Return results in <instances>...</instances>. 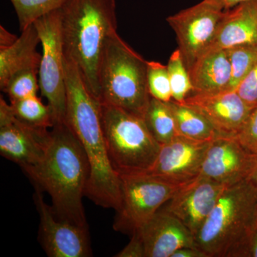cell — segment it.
<instances>
[{
    "instance_id": "1",
    "label": "cell",
    "mask_w": 257,
    "mask_h": 257,
    "mask_svg": "<svg viewBox=\"0 0 257 257\" xmlns=\"http://www.w3.org/2000/svg\"><path fill=\"white\" fill-rule=\"evenodd\" d=\"M64 74L66 122L80 142L90 169L85 196L96 205L118 210L121 204V177L111 167L106 152L100 101L89 92L78 67L66 55Z\"/></svg>"
},
{
    "instance_id": "2",
    "label": "cell",
    "mask_w": 257,
    "mask_h": 257,
    "mask_svg": "<svg viewBox=\"0 0 257 257\" xmlns=\"http://www.w3.org/2000/svg\"><path fill=\"white\" fill-rule=\"evenodd\" d=\"M50 131L43 158L23 170L50 196L57 219L88 229L82 202L90 172L87 155L67 122L57 123Z\"/></svg>"
},
{
    "instance_id": "3",
    "label": "cell",
    "mask_w": 257,
    "mask_h": 257,
    "mask_svg": "<svg viewBox=\"0 0 257 257\" xmlns=\"http://www.w3.org/2000/svg\"><path fill=\"white\" fill-rule=\"evenodd\" d=\"M60 11L64 55L99 101L101 56L108 39L117 32L115 0H67Z\"/></svg>"
},
{
    "instance_id": "4",
    "label": "cell",
    "mask_w": 257,
    "mask_h": 257,
    "mask_svg": "<svg viewBox=\"0 0 257 257\" xmlns=\"http://www.w3.org/2000/svg\"><path fill=\"white\" fill-rule=\"evenodd\" d=\"M257 190L246 179L227 186L195 237L209 257H240L256 226Z\"/></svg>"
},
{
    "instance_id": "5",
    "label": "cell",
    "mask_w": 257,
    "mask_h": 257,
    "mask_svg": "<svg viewBox=\"0 0 257 257\" xmlns=\"http://www.w3.org/2000/svg\"><path fill=\"white\" fill-rule=\"evenodd\" d=\"M147 62L115 32L106 42L99 67V101L143 118L151 96Z\"/></svg>"
},
{
    "instance_id": "6",
    "label": "cell",
    "mask_w": 257,
    "mask_h": 257,
    "mask_svg": "<svg viewBox=\"0 0 257 257\" xmlns=\"http://www.w3.org/2000/svg\"><path fill=\"white\" fill-rule=\"evenodd\" d=\"M101 116L106 152L115 172L119 176L148 173L161 145L143 118L101 103Z\"/></svg>"
},
{
    "instance_id": "7",
    "label": "cell",
    "mask_w": 257,
    "mask_h": 257,
    "mask_svg": "<svg viewBox=\"0 0 257 257\" xmlns=\"http://www.w3.org/2000/svg\"><path fill=\"white\" fill-rule=\"evenodd\" d=\"M121 204L115 231L133 234L172 199L184 184L172 183L148 173L120 176Z\"/></svg>"
},
{
    "instance_id": "8",
    "label": "cell",
    "mask_w": 257,
    "mask_h": 257,
    "mask_svg": "<svg viewBox=\"0 0 257 257\" xmlns=\"http://www.w3.org/2000/svg\"><path fill=\"white\" fill-rule=\"evenodd\" d=\"M34 25L42 47L39 69L40 92L52 108L55 124L66 122L67 92L60 9L39 19Z\"/></svg>"
},
{
    "instance_id": "9",
    "label": "cell",
    "mask_w": 257,
    "mask_h": 257,
    "mask_svg": "<svg viewBox=\"0 0 257 257\" xmlns=\"http://www.w3.org/2000/svg\"><path fill=\"white\" fill-rule=\"evenodd\" d=\"M224 11L212 0H202L166 19L175 32L188 70L210 47Z\"/></svg>"
},
{
    "instance_id": "10",
    "label": "cell",
    "mask_w": 257,
    "mask_h": 257,
    "mask_svg": "<svg viewBox=\"0 0 257 257\" xmlns=\"http://www.w3.org/2000/svg\"><path fill=\"white\" fill-rule=\"evenodd\" d=\"M51 139L50 128L35 127L15 116L10 104L0 98V153L25 169L43 158Z\"/></svg>"
},
{
    "instance_id": "11",
    "label": "cell",
    "mask_w": 257,
    "mask_h": 257,
    "mask_svg": "<svg viewBox=\"0 0 257 257\" xmlns=\"http://www.w3.org/2000/svg\"><path fill=\"white\" fill-rule=\"evenodd\" d=\"M226 187L199 175L182 186L162 209L177 217L195 238Z\"/></svg>"
},
{
    "instance_id": "12",
    "label": "cell",
    "mask_w": 257,
    "mask_h": 257,
    "mask_svg": "<svg viewBox=\"0 0 257 257\" xmlns=\"http://www.w3.org/2000/svg\"><path fill=\"white\" fill-rule=\"evenodd\" d=\"M42 192L36 187L35 200L40 216L42 244L47 256H92L88 229L57 219L52 207L44 200Z\"/></svg>"
},
{
    "instance_id": "13",
    "label": "cell",
    "mask_w": 257,
    "mask_h": 257,
    "mask_svg": "<svg viewBox=\"0 0 257 257\" xmlns=\"http://www.w3.org/2000/svg\"><path fill=\"white\" fill-rule=\"evenodd\" d=\"M256 162L257 155L247 151L235 137L219 136L211 142L200 176L232 185L248 179Z\"/></svg>"
},
{
    "instance_id": "14",
    "label": "cell",
    "mask_w": 257,
    "mask_h": 257,
    "mask_svg": "<svg viewBox=\"0 0 257 257\" xmlns=\"http://www.w3.org/2000/svg\"><path fill=\"white\" fill-rule=\"evenodd\" d=\"M211 142L177 136L161 145L158 156L148 174L172 183L184 184L200 175Z\"/></svg>"
},
{
    "instance_id": "15",
    "label": "cell",
    "mask_w": 257,
    "mask_h": 257,
    "mask_svg": "<svg viewBox=\"0 0 257 257\" xmlns=\"http://www.w3.org/2000/svg\"><path fill=\"white\" fill-rule=\"evenodd\" d=\"M183 103L201 113L221 136H236L253 109L236 90L210 94L192 93Z\"/></svg>"
},
{
    "instance_id": "16",
    "label": "cell",
    "mask_w": 257,
    "mask_h": 257,
    "mask_svg": "<svg viewBox=\"0 0 257 257\" xmlns=\"http://www.w3.org/2000/svg\"><path fill=\"white\" fill-rule=\"evenodd\" d=\"M136 231L143 239L146 257H172L179 248L196 246L192 233L162 208Z\"/></svg>"
},
{
    "instance_id": "17",
    "label": "cell",
    "mask_w": 257,
    "mask_h": 257,
    "mask_svg": "<svg viewBox=\"0 0 257 257\" xmlns=\"http://www.w3.org/2000/svg\"><path fill=\"white\" fill-rule=\"evenodd\" d=\"M246 45H257V0L244 2L225 10L208 50H227Z\"/></svg>"
},
{
    "instance_id": "18",
    "label": "cell",
    "mask_w": 257,
    "mask_h": 257,
    "mask_svg": "<svg viewBox=\"0 0 257 257\" xmlns=\"http://www.w3.org/2000/svg\"><path fill=\"white\" fill-rule=\"evenodd\" d=\"M189 72L194 94H216L230 90L231 68L225 50L206 51L191 66Z\"/></svg>"
},
{
    "instance_id": "19",
    "label": "cell",
    "mask_w": 257,
    "mask_h": 257,
    "mask_svg": "<svg viewBox=\"0 0 257 257\" xmlns=\"http://www.w3.org/2000/svg\"><path fill=\"white\" fill-rule=\"evenodd\" d=\"M40 37L35 25L21 32L16 41L0 47V89L19 72L28 69H40L42 55L37 51Z\"/></svg>"
},
{
    "instance_id": "20",
    "label": "cell",
    "mask_w": 257,
    "mask_h": 257,
    "mask_svg": "<svg viewBox=\"0 0 257 257\" xmlns=\"http://www.w3.org/2000/svg\"><path fill=\"white\" fill-rule=\"evenodd\" d=\"M174 116L178 136L200 142H211L221 136L201 113L185 103L168 102Z\"/></svg>"
},
{
    "instance_id": "21",
    "label": "cell",
    "mask_w": 257,
    "mask_h": 257,
    "mask_svg": "<svg viewBox=\"0 0 257 257\" xmlns=\"http://www.w3.org/2000/svg\"><path fill=\"white\" fill-rule=\"evenodd\" d=\"M143 119L152 136L161 145L170 143L178 136L175 116L168 102L151 97Z\"/></svg>"
},
{
    "instance_id": "22",
    "label": "cell",
    "mask_w": 257,
    "mask_h": 257,
    "mask_svg": "<svg viewBox=\"0 0 257 257\" xmlns=\"http://www.w3.org/2000/svg\"><path fill=\"white\" fill-rule=\"evenodd\" d=\"M15 116L23 122L35 127L51 128L55 124L52 108L37 96L10 102Z\"/></svg>"
},
{
    "instance_id": "23",
    "label": "cell",
    "mask_w": 257,
    "mask_h": 257,
    "mask_svg": "<svg viewBox=\"0 0 257 257\" xmlns=\"http://www.w3.org/2000/svg\"><path fill=\"white\" fill-rule=\"evenodd\" d=\"M18 16L20 32L39 19L60 9L67 0H10Z\"/></svg>"
},
{
    "instance_id": "24",
    "label": "cell",
    "mask_w": 257,
    "mask_h": 257,
    "mask_svg": "<svg viewBox=\"0 0 257 257\" xmlns=\"http://www.w3.org/2000/svg\"><path fill=\"white\" fill-rule=\"evenodd\" d=\"M172 88V99L183 103L193 93V86L187 66L180 51L172 52L167 64Z\"/></svg>"
},
{
    "instance_id": "25",
    "label": "cell",
    "mask_w": 257,
    "mask_h": 257,
    "mask_svg": "<svg viewBox=\"0 0 257 257\" xmlns=\"http://www.w3.org/2000/svg\"><path fill=\"white\" fill-rule=\"evenodd\" d=\"M225 50L231 64L230 90H235L257 63V45H241Z\"/></svg>"
},
{
    "instance_id": "26",
    "label": "cell",
    "mask_w": 257,
    "mask_h": 257,
    "mask_svg": "<svg viewBox=\"0 0 257 257\" xmlns=\"http://www.w3.org/2000/svg\"><path fill=\"white\" fill-rule=\"evenodd\" d=\"M40 90L39 69H28L14 74L2 89L8 94L10 102L37 96Z\"/></svg>"
},
{
    "instance_id": "27",
    "label": "cell",
    "mask_w": 257,
    "mask_h": 257,
    "mask_svg": "<svg viewBox=\"0 0 257 257\" xmlns=\"http://www.w3.org/2000/svg\"><path fill=\"white\" fill-rule=\"evenodd\" d=\"M147 86L151 97L165 102L172 100L167 65L155 61L147 62Z\"/></svg>"
},
{
    "instance_id": "28",
    "label": "cell",
    "mask_w": 257,
    "mask_h": 257,
    "mask_svg": "<svg viewBox=\"0 0 257 257\" xmlns=\"http://www.w3.org/2000/svg\"><path fill=\"white\" fill-rule=\"evenodd\" d=\"M235 138L247 151L257 155V106L248 115L242 127Z\"/></svg>"
},
{
    "instance_id": "29",
    "label": "cell",
    "mask_w": 257,
    "mask_h": 257,
    "mask_svg": "<svg viewBox=\"0 0 257 257\" xmlns=\"http://www.w3.org/2000/svg\"><path fill=\"white\" fill-rule=\"evenodd\" d=\"M235 90L248 105L257 106V63Z\"/></svg>"
},
{
    "instance_id": "30",
    "label": "cell",
    "mask_w": 257,
    "mask_h": 257,
    "mask_svg": "<svg viewBox=\"0 0 257 257\" xmlns=\"http://www.w3.org/2000/svg\"><path fill=\"white\" fill-rule=\"evenodd\" d=\"M116 257H146L145 246L143 239L138 231L132 234L131 240L123 249H121Z\"/></svg>"
},
{
    "instance_id": "31",
    "label": "cell",
    "mask_w": 257,
    "mask_h": 257,
    "mask_svg": "<svg viewBox=\"0 0 257 257\" xmlns=\"http://www.w3.org/2000/svg\"><path fill=\"white\" fill-rule=\"evenodd\" d=\"M240 257H257V225L248 234Z\"/></svg>"
},
{
    "instance_id": "32",
    "label": "cell",
    "mask_w": 257,
    "mask_h": 257,
    "mask_svg": "<svg viewBox=\"0 0 257 257\" xmlns=\"http://www.w3.org/2000/svg\"><path fill=\"white\" fill-rule=\"evenodd\" d=\"M172 257H209L205 251L197 246H185L179 248Z\"/></svg>"
},
{
    "instance_id": "33",
    "label": "cell",
    "mask_w": 257,
    "mask_h": 257,
    "mask_svg": "<svg viewBox=\"0 0 257 257\" xmlns=\"http://www.w3.org/2000/svg\"><path fill=\"white\" fill-rule=\"evenodd\" d=\"M18 37L7 31L3 26L0 27V47L9 46L16 41Z\"/></svg>"
},
{
    "instance_id": "34",
    "label": "cell",
    "mask_w": 257,
    "mask_h": 257,
    "mask_svg": "<svg viewBox=\"0 0 257 257\" xmlns=\"http://www.w3.org/2000/svg\"><path fill=\"white\" fill-rule=\"evenodd\" d=\"M212 1L219 5L223 10H228L241 3L251 1V0H212Z\"/></svg>"
},
{
    "instance_id": "35",
    "label": "cell",
    "mask_w": 257,
    "mask_h": 257,
    "mask_svg": "<svg viewBox=\"0 0 257 257\" xmlns=\"http://www.w3.org/2000/svg\"><path fill=\"white\" fill-rule=\"evenodd\" d=\"M248 180L251 182L253 187L257 190V162L256 165H255L254 168L248 177Z\"/></svg>"
},
{
    "instance_id": "36",
    "label": "cell",
    "mask_w": 257,
    "mask_h": 257,
    "mask_svg": "<svg viewBox=\"0 0 257 257\" xmlns=\"http://www.w3.org/2000/svg\"><path fill=\"white\" fill-rule=\"evenodd\" d=\"M256 225H257V213H256Z\"/></svg>"
}]
</instances>
